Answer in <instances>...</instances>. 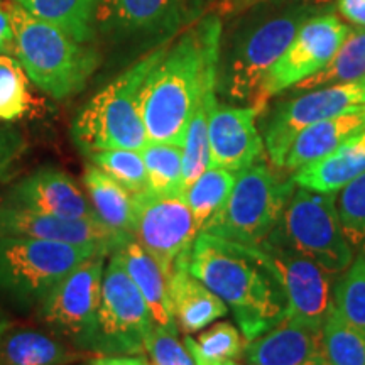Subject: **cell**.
<instances>
[{
    "mask_svg": "<svg viewBox=\"0 0 365 365\" xmlns=\"http://www.w3.org/2000/svg\"><path fill=\"white\" fill-rule=\"evenodd\" d=\"M222 46L220 17H203L170 44L139 91V112L153 143L185 144L200 95L217 83Z\"/></svg>",
    "mask_w": 365,
    "mask_h": 365,
    "instance_id": "cell-1",
    "label": "cell"
},
{
    "mask_svg": "<svg viewBox=\"0 0 365 365\" xmlns=\"http://www.w3.org/2000/svg\"><path fill=\"white\" fill-rule=\"evenodd\" d=\"M188 271L227 304L247 341L286 322V293L259 247L200 232Z\"/></svg>",
    "mask_w": 365,
    "mask_h": 365,
    "instance_id": "cell-2",
    "label": "cell"
},
{
    "mask_svg": "<svg viewBox=\"0 0 365 365\" xmlns=\"http://www.w3.org/2000/svg\"><path fill=\"white\" fill-rule=\"evenodd\" d=\"M318 14L323 9L308 4L250 12L220 46L217 93L230 103L254 105L267 71L304 22Z\"/></svg>",
    "mask_w": 365,
    "mask_h": 365,
    "instance_id": "cell-3",
    "label": "cell"
},
{
    "mask_svg": "<svg viewBox=\"0 0 365 365\" xmlns=\"http://www.w3.org/2000/svg\"><path fill=\"white\" fill-rule=\"evenodd\" d=\"M4 4L14 33V58L27 78L56 100L80 93L102 63L97 46L78 43L16 0Z\"/></svg>",
    "mask_w": 365,
    "mask_h": 365,
    "instance_id": "cell-4",
    "label": "cell"
},
{
    "mask_svg": "<svg viewBox=\"0 0 365 365\" xmlns=\"http://www.w3.org/2000/svg\"><path fill=\"white\" fill-rule=\"evenodd\" d=\"M170 44L158 46L137 59L80 108L71 124V137L85 156L105 149L140 150L149 143L139 112V91Z\"/></svg>",
    "mask_w": 365,
    "mask_h": 365,
    "instance_id": "cell-5",
    "label": "cell"
},
{
    "mask_svg": "<svg viewBox=\"0 0 365 365\" xmlns=\"http://www.w3.org/2000/svg\"><path fill=\"white\" fill-rule=\"evenodd\" d=\"M97 252L107 250L53 240L0 237V299L19 312L36 309L68 272Z\"/></svg>",
    "mask_w": 365,
    "mask_h": 365,
    "instance_id": "cell-6",
    "label": "cell"
},
{
    "mask_svg": "<svg viewBox=\"0 0 365 365\" xmlns=\"http://www.w3.org/2000/svg\"><path fill=\"white\" fill-rule=\"evenodd\" d=\"M294 188L293 178L284 180L262 161L254 164L237 175L225 205L200 232L261 247L276 230Z\"/></svg>",
    "mask_w": 365,
    "mask_h": 365,
    "instance_id": "cell-7",
    "label": "cell"
},
{
    "mask_svg": "<svg viewBox=\"0 0 365 365\" xmlns=\"http://www.w3.org/2000/svg\"><path fill=\"white\" fill-rule=\"evenodd\" d=\"M267 240L294 250L331 276L344 272L354 261V249L344 234L336 210V193L294 188Z\"/></svg>",
    "mask_w": 365,
    "mask_h": 365,
    "instance_id": "cell-8",
    "label": "cell"
},
{
    "mask_svg": "<svg viewBox=\"0 0 365 365\" xmlns=\"http://www.w3.org/2000/svg\"><path fill=\"white\" fill-rule=\"evenodd\" d=\"M154 323L144 296L112 255L105 264L97 327L88 345L95 355H139Z\"/></svg>",
    "mask_w": 365,
    "mask_h": 365,
    "instance_id": "cell-9",
    "label": "cell"
},
{
    "mask_svg": "<svg viewBox=\"0 0 365 365\" xmlns=\"http://www.w3.org/2000/svg\"><path fill=\"white\" fill-rule=\"evenodd\" d=\"M108 255L97 252L85 259L36 308L41 323L49 331L85 354H88L90 340L97 327L102 277Z\"/></svg>",
    "mask_w": 365,
    "mask_h": 365,
    "instance_id": "cell-10",
    "label": "cell"
},
{
    "mask_svg": "<svg viewBox=\"0 0 365 365\" xmlns=\"http://www.w3.org/2000/svg\"><path fill=\"white\" fill-rule=\"evenodd\" d=\"M196 235L198 228L185 193L134 195L132 239L156 259L166 277L178 261L190 255Z\"/></svg>",
    "mask_w": 365,
    "mask_h": 365,
    "instance_id": "cell-11",
    "label": "cell"
},
{
    "mask_svg": "<svg viewBox=\"0 0 365 365\" xmlns=\"http://www.w3.org/2000/svg\"><path fill=\"white\" fill-rule=\"evenodd\" d=\"M188 19V0H98L95 36L107 46L170 43Z\"/></svg>",
    "mask_w": 365,
    "mask_h": 365,
    "instance_id": "cell-12",
    "label": "cell"
},
{
    "mask_svg": "<svg viewBox=\"0 0 365 365\" xmlns=\"http://www.w3.org/2000/svg\"><path fill=\"white\" fill-rule=\"evenodd\" d=\"M362 105H365V76L309 90L277 103L264 125L262 139L269 158L277 168H282L287 150L301 130Z\"/></svg>",
    "mask_w": 365,
    "mask_h": 365,
    "instance_id": "cell-13",
    "label": "cell"
},
{
    "mask_svg": "<svg viewBox=\"0 0 365 365\" xmlns=\"http://www.w3.org/2000/svg\"><path fill=\"white\" fill-rule=\"evenodd\" d=\"M350 31L352 29L333 14H318L304 22L286 51L267 71L254 103L255 107L264 110L267 100L274 95L293 88L299 81L323 70Z\"/></svg>",
    "mask_w": 365,
    "mask_h": 365,
    "instance_id": "cell-14",
    "label": "cell"
},
{
    "mask_svg": "<svg viewBox=\"0 0 365 365\" xmlns=\"http://www.w3.org/2000/svg\"><path fill=\"white\" fill-rule=\"evenodd\" d=\"M259 249L286 293L287 322L322 330L331 307V274L276 242L266 240Z\"/></svg>",
    "mask_w": 365,
    "mask_h": 365,
    "instance_id": "cell-15",
    "label": "cell"
},
{
    "mask_svg": "<svg viewBox=\"0 0 365 365\" xmlns=\"http://www.w3.org/2000/svg\"><path fill=\"white\" fill-rule=\"evenodd\" d=\"M261 112L255 105L235 107L217 100L208 120L210 168H223L239 175L262 161L266 144L255 127Z\"/></svg>",
    "mask_w": 365,
    "mask_h": 365,
    "instance_id": "cell-16",
    "label": "cell"
},
{
    "mask_svg": "<svg viewBox=\"0 0 365 365\" xmlns=\"http://www.w3.org/2000/svg\"><path fill=\"white\" fill-rule=\"evenodd\" d=\"M0 202L65 220L100 222L75 180L56 168H41L14 182Z\"/></svg>",
    "mask_w": 365,
    "mask_h": 365,
    "instance_id": "cell-17",
    "label": "cell"
},
{
    "mask_svg": "<svg viewBox=\"0 0 365 365\" xmlns=\"http://www.w3.org/2000/svg\"><path fill=\"white\" fill-rule=\"evenodd\" d=\"M0 237H21V239H39L63 242L73 245H91L113 252L122 239L102 222L65 220L44 213L33 212L0 202Z\"/></svg>",
    "mask_w": 365,
    "mask_h": 365,
    "instance_id": "cell-18",
    "label": "cell"
},
{
    "mask_svg": "<svg viewBox=\"0 0 365 365\" xmlns=\"http://www.w3.org/2000/svg\"><path fill=\"white\" fill-rule=\"evenodd\" d=\"M322 330L282 322L272 330L245 344L249 365H319Z\"/></svg>",
    "mask_w": 365,
    "mask_h": 365,
    "instance_id": "cell-19",
    "label": "cell"
},
{
    "mask_svg": "<svg viewBox=\"0 0 365 365\" xmlns=\"http://www.w3.org/2000/svg\"><path fill=\"white\" fill-rule=\"evenodd\" d=\"M188 257L175 264L168 277L173 314L186 335L202 331L228 313V307L188 271Z\"/></svg>",
    "mask_w": 365,
    "mask_h": 365,
    "instance_id": "cell-20",
    "label": "cell"
},
{
    "mask_svg": "<svg viewBox=\"0 0 365 365\" xmlns=\"http://www.w3.org/2000/svg\"><path fill=\"white\" fill-rule=\"evenodd\" d=\"M110 255L125 269L132 282L144 296L154 323L178 333L180 328H178L175 314H173L168 277L156 259L145 252L134 239L122 242Z\"/></svg>",
    "mask_w": 365,
    "mask_h": 365,
    "instance_id": "cell-21",
    "label": "cell"
},
{
    "mask_svg": "<svg viewBox=\"0 0 365 365\" xmlns=\"http://www.w3.org/2000/svg\"><path fill=\"white\" fill-rule=\"evenodd\" d=\"M362 130H365V105L319 120L299 132L287 150L282 170L296 173L307 164L333 153Z\"/></svg>",
    "mask_w": 365,
    "mask_h": 365,
    "instance_id": "cell-22",
    "label": "cell"
},
{
    "mask_svg": "<svg viewBox=\"0 0 365 365\" xmlns=\"http://www.w3.org/2000/svg\"><path fill=\"white\" fill-rule=\"evenodd\" d=\"M365 173V130L339 145L333 153L293 173L296 186L319 193H339Z\"/></svg>",
    "mask_w": 365,
    "mask_h": 365,
    "instance_id": "cell-23",
    "label": "cell"
},
{
    "mask_svg": "<svg viewBox=\"0 0 365 365\" xmlns=\"http://www.w3.org/2000/svg\"><path fill=\"white\" fill-rule=\"evenodd\" d=\"M83 354L54 333L26 327L9 325L0 339V365H73Z\"/></svg>",
    "mask_w": 365,
    "mask_h": 365,
    "instance_id": "cell-24",
    "label": "cell"
},
{
    "mask_svg": "<svg viewBox=\"0 0 365 365\" xmlns=\"http://www.w3.org/2000/svg\"><path fill=\"white\" fill-rule=\"evenodd\" d=\"M83 182L98 220L122 239H132L134 195L91 163L85 170Z\"/></svg>",
    "mask_w": 365,
    "mask_h": 365,
    "instance_id": "cell-25",
    "label": "cell"
},
{
    "mask_svg": "<svg viewBox=\"0 0 365 365\" xmlns=\"http://www.w3.org/2000/svg\"><path fill=\"white\" fill-rule=\"evenodd\" d=\"M27 12L83 44L97 43L95 14L98 0H16Z\"/></svg>",
    "mask_w": 365,
    "mask_h": 365,
    "instance_id": "cell-26",
    "label": "cell"
},
{
    "mask_svg": "<svg viewBox=\"0 0 365 365\" xmlns=\"http://www.w3.org/2000/svg\"><path fill=\"white\" fill-rule=\"evenodd\" d=\"M217 103V83L208 85L200 95L191 115L182 144V186L185 190L198 180L210 168L208 120L213 105Z\"/></svg>",
    "mask_w": 365,
    "mask_h": 365,
    "instance_id": "cell-27",
    "label": "cell"
},
{
    "mask_svg": "<svg viewBox=\"0 0 365 365\" xmlns=\"http://www.w3.org/2000/svg\"><path fill=\"white\" fill-rule=\"evenodd\" d=\"M365 76V27L364 29L350 31L344 44L336 51L331 61L309 78L299 81L294 85L293 95L303 93V91L317 90L322 86L346 83Z\"/></svg>",
    "mask_w": 365,
    "mask_h": 365,
    "instance_id": "cell-28",
    "label": "cell"
},
{
    "mask_svg": "<svg viewBox=\"0 0 365 365\" xmlns=\"http://www.w3.org/2000/svg\"><path fill=\"white\" fill-rule=\"evenodd\" d=\"M319 365H365V333L330 307L322 328Z\"/></svg>",
    "mask_w": 365,
    "mask_h": 365,
    "instance_id": "cell-29",
    "label": "cell"
},
{
    "mask_svg": "<svg viewBox=\"0 0 365 365\" xmlns=\"http://www.w3.org/2000/svg\"><path fill=\"white\" fill-rule=\"evenodd\" d=\"M237 173L223 168H208L202 176L185 190V198L193 213L198 232L220 210L234 190Z\"/></svg>",
    "mask_w": 365,
    "mask_h": 365,
    "instance_id": "cell-30",
    "label": "cell"
},
{
    "mask_svg": "<svg viewBox=\"0 0 365 365\" xmlns=\"http://www.w3.org/2000/svg\"><path fill=\"white\" fill-rule=\"evenodd\" d=\"M140 156L148 173V191L158 195L185 193L181 145L149 140L140 149Z\"/></svg>",
    "mask_w": 365,
    "mask_h": 365,
    "instance_id": "cell-31",
    "label": "cell"
},
{
    "mask_svg": "<svg viewBox=\"0 0 365 365\" xmlns=\"http://www.w3.org/2000/svg\"><path fill=\"white\" fill-rule=\"evenodd\" d=\"M331 307L350 325L365 333V252H360L335 282Z\"/></svg>",
    "mask_w": 365,
    "mask_h": 365,
    "instance_id": "cell-32",
    "label": "cell"
},
{
    "mask_svg": "<svg viewBox=\"0 0 365 365\" xmlns=\"http://www.w3.org/2000/svg\"><path fill=\"white\" fill-rule=\"evenodd\" d=\"M91 164L125 186L132 195L148 191V173L140 150L134 149H105L88 154Z\"/></svg>",
    "mask_w": 365,
    "mask_h": 365,
    "instance_id": "cell-33",
    "label": "cell"
},
{
    "mask_svg": "<svg viewBox=\"0 0 365 365\" xmlns=\"http://www.w3.org/2000/svg\"><path fill=\"white\" fill-rule=\"evenodd\" d=\"M182 344L193 355L208 360H237L244 357V349L247 340L240 335L239 328L232 323L222 322L202 331L198 339L186 335Z\"/></svg>",
    "mask_w": 365,
    "mask_h": 365,
    "instance_id": "cell-34",
    "label": "cell"
},
{
    "mask_svg": "<svg viewBox=\"0 0 365 365\" xmlns=\"http://www.w3.org/2000/svg\"><path fill=\"white\" fill-rule=\"evenodd\" d=\"M336 195V210L350 247L365 252V173Z\"/></svg>",
    "mask_w": 365,
    "mask_h": 365,
    "instance_id": "cell-35",
    "label": "cell"
},
{
    "mask_svg": "<svg viewBox=\"0 0 365 365\" xmlns=\"http://www.w3.org/2000/svg\"><path fill=\"white\" fill-rule=\"evenodd\" d=\"M29 88L24 68L16 58L0 65V122H16L29 108Z\"/></svg>",
    "mask_w": 365,
    "mask_h": 365,
    "instance_id": "cell-36",
    "label": "cell"
},
{
    "mask_svg": "<svg viewBox=\"0 0 365 365\" xmlns=\"http://www.w3.org/2000/svg\"><path fill=\"white\" fill-rule=\"evenodd\" d=\"M144 350L149 354L150 365H196L186 345L178 340V333L159 325L149 331Z\"/></svg>",
    "mask_w": 365,
    "mask_h": 365,
    "instance_id": "cell-37",
    "label": "cell"
},
{
    "mask_svg": "<svg viewBox=\"0 0 365 365\" xmlns=\"http://www.w3.org/2000/svg\"><path fill=\"white\" fill-rule=\"evenodd\" d=\"M26 153V139L11 122L0 124V181L11 175L12 168Z\"/></svg>",
    "mask_w": 365,
    "mask_h": 365,
    "instance_id": "cell-38",
    "label": "cell"
},
{
    "mask_svg": "<svg viewBox=\"0 0 365 365\" xmlns=\"http://www.w3.org/2000/svg\"><path fill=\"white\" fill-rule=\"evenodd\" d=\"M0 54L14 58V33L6 4L0 0Z\"/></svg>",
    "mask_w": 365,
    "mask_h": 365,
    "instance_id": "cell-39",
    "label": "cell"
},
{
    "mask_svg": "<svg viewBox=\"0 0 365 365\" xmlns=\"http://www.w3.org/2000/svg\"><path fill=\"white\" fill-rule=\"evenodd\" d=\"M339 11L349 22L365 27V0H339Z\"/></svg>",
    "mask_w": 365,
    "mask_h": 365,
    "instance_id": "cell-40",
    "label": "cell"
},
{
    "mask_svg": "<svg viewBox=\"0 0 365 365\" xmlns=\"http://www.w3.org/2000/svg\"><path fill=\"white\" fill-rule=\"evenodd\" d=\"M88 365H150L148 359L139 355H97L86 362Z\"/></svg>",
    "mask_w": 365,
    "mask_h": 365,
    "instance_id": "cell-41",
    "label": "cell"
},
{
    "mask_svg": "<svg viewBox=\"0 0 365 365\" xmlns=\"http://www.w3.org/2000/svg\"><path fill=\"white\" fill-rule=\"evenodd\" d=\"M193 359H195L196 365H240V364H237L235 360H208V359L200 357V355H193Z\"/></svg>",
    "mask_w": 365,
    "mask_h": 365,
    "instance_id": "cell-42",
    "label": "cell"
},
{
    "mask_svg": "<svg viewBox=\"0 0 365 365\" xmlns=\"http://www.w3.org/2000/svg\"><path fill=\"white\" fill-rule=\"evenodd\" d=\"M7 327H9V322L6 318H2L0 317V339H2V335H4V331L7 330Z\"/></svg>",
    "mask_w": 365,
    "mask_h": 365,
    "instance_id": "cell-43",
    "label": "cell"
},
{
    "mask_svg": "<svg viewBox=\"0 0 365 365\" xmlns=\"http://www.w3.org/2000/svg\"><path fill=\"white\" fill-rule=\"evenodd\" d=\"M11 59H14L12 56H4V54H0V65H6L7 61H11Z\"/></svg>",
    "mask_w": 365,
    "mask_h": 365,
    "instance_id": "cell-44",
    "label": "cell"
},
{
    "mask_svg": "<svg viewBox=\"0 0 365 365\" xmlns=\"http://www.w3.org/2000/svg\"><path fill=\"white\" fill-rule=\"evenodd\" d=\"M249 2H262V0H249Z\"/></svg>",
    "mask_w": 365,
    "mask_h": 365,
    "instance_id": "cell-45",
    "label": "cell"
},
{
    "mask_svg": "<svg viewBox=\"0 0 365 365\" xmlns=\"http://www.w3.org/2000/svg\"><path fill=\"white\" fill-rule=\"evenodd\" d=\"M73 365H88V364H73Z\"/></svg>",
    "mask_w": 365,
    "mask_h": 365,
    "instance_id": "cell-46",
    "label": "cell"
},
{
    "mask_svg": "<svg viewBox=\"0 0 365 365\" xmlns=\"http://www.w3.org/2000/svg\"><path fill=\"white\" fill-rule=\"evenodd\" d=\"M207 2H213V0H207Z\"/></svg>",
    "mask_w": 365,
    "mask_h": 365,
    "instance_id": "cell-47",
    "label": "cell"
}]
</instances>
